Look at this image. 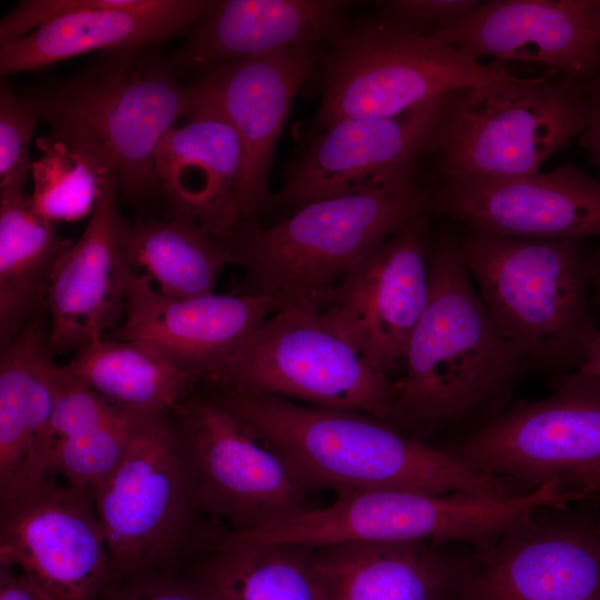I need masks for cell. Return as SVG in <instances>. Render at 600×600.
<instances>
[{
  "instance_id": "3",
  "label": "cell",
  "mask_w": 600,
  "mask_h": 600,
  "mask_svg": "<svg viewBox=\"0 0 600 600\" xmlns=\"http://www.w3.org/2000/svg\"><path fill=\"white\" fill-rule=\"evenodd\" d=\"M423 212H431L430 190L414 166L307 203L273 227L250 218L227 239L244 270L237 293L268 297L276 311L319 313L380 242Z\"/></svg>"
},
{
  "instance_id": "38",
  "label": "cell",
  "mask_w": 600,
  "mask_h": 600,
  "mask_svg": "<svg viewBox=\"0 0 600 600\" xmlns=\"http://www.w3.org/2000/svg\"><path fill=\"white\" fill-rule=\"evenodd\" d=\"M578 371L584 374L600 377V329L597 330L589 344L584 362Z\"/></svg>"
},
{
  "instance_id": "16",
  "label": "cell",
  "mask_w": 600,
  "mask_h": 600,
  "mask_svg": "<svg viewBox=\"0 0 600 600\" xmlns=\"http://www.w3.org/2000/svg\"><path fill=\"white\" fill-rule=\"evenodd\" d=\"M380 242L350 273L321 317L386 377L402 370L429 294V214Z\"/></svg>"
},
{
  "instance_id": "28",
  "label": "cell",
  "mask_w": 600,
  "mask_h": 600,
  "mask_svg": "<svg viewBox=\"0 0 600 600\" xmlns=\"http://www.w3.org/2000/svg\"><path fill=\"white\" fill-rule=\"evenodd\" d=\"M202 550L191 574L218 600H329L313 548L227 531Z\"/></svg>"
},
{
  "instance_id": "29",
  "label": "cell",
  "mask_w": 600,
  "mask_h": 600,
  "mask_svg": "<svg viewBox=\"0 0 600 600\" xmlns=\"http://www.w3.org/2000/svg\"><path fill=\"white\" fill-rule=\"evenodd\" d=\"M121 257L161 293L173 298L210 294L220 272L237 264L226 240L192 218L170 213L162 218L124 221L119 240Z\"/></svg>"
},
{
  "instance_id": "7",
  "label": "cell",
  "mask_w": 600,
  "mask_h": 600,
  "mask_svg": "<svg viewBox=\"0 0 600 600\" xmlns=\"http://www.w3.org/2000/svg\"><path fill=\"white\" fill-rule=\"evenodd\" d=\"M169 413L144 416L120 464L92 492L113 584L178 570L194 544L196 467Z\"/></svg>"
},
{
  "instance_id": "19",
  "label": "cell",
  "mask_w": 600,
  "mask_h": 600,
  "mask_svg": "<svg viewBox=\"0 0 600 600\" xmlns=\"http://www.w3.org/2000/svg\"><path fill=\"white\" fill-rule=\"evenodd\" d=\"M450 96L398 117L347 118L317 132L287 168L278 200L300 208L420 166L440 142Z\"/></svg>"
},
{
  "instance_id": "27",
  "label": "cell",
  "mask_w": 600,
  "mask_h": 600,
  "mask_svg": "<svg viewBox=\"0 0 600 600\" xmlns=\"http://www.w3.org/2000/svg\"><path fill=\"white\" fill-rule=\"evenodd\" d=\"M48 373L53 399L49 477L92 493L120 464L147 414L107 400L53 358Z\"/></svg>"
},
{
  "instance_id": "33",
  "label": "cell",
  "mask_w": 600,
  "mask_h": 600,
  "mask_svg": "<svg viewBox=\"0 0 600 600\" xmlns=\"http://www.w3.org/2000/svg\"><path fill=\"white\" fill-rule=\"evenodd\" d=\"M40 121L26 100L0 88V191L24 190L32 161L29 146Z\"/></svg>"
},
{
  "instance_id": "41",
  "label": "cell",
  "mask_w": 600,
  "mask_h": 600,
  "mask_svg": "<svg viewBox=\"0 0 600 600\" xmlns=\"http://www.w3.org/2000/svg\"><path fill=\"white\" fill-rule=\"evenodd\" d=\"M597 529L600 537V513L596 516Z\"/></svg>"
},
{
  "instance_id": "1",
  "label": "cell",
  "mask_w": 600,
  "mask_h": 600,
  "mask_svg": "<svg viewBox=\"0 0 600 600\" xmlns=\"http://www.w3.org/2000/svg\"><path fill=\"white\" fill-rule=\"evenodd\" d=\"M428 267V301L408 343L403 376L393 383L389 424L448 440L499 416L536 369L494 326L457 237L429 240Z\"/></svg>"
},
{
  "instance_id": "4",
  "label": "cell",
  "mask_w": 600,
  "mask_h": 600,
  "mask_svg": "<svg viewBox=\"0 0 600 600\" xmlns=\"http://www.w3.org/2000/svg\"><path fill=\"white\" fill-rule=\"evenodd\" d=\"M147 49L101 51L76 73L21 96L49 133L113 174L119 196L136 206L162 197L158 144L193 106L190 84Z\"/></svg>"
},
{
  "instance_id": "10",
  "label": "cell",
  "mask_w": 600,
  "mask_h": 600,
  "mask_svg": "<svg viewBox=\"0 0 600 600\" xmlns=\"http://www.w3.org/2000/svg\"><path fill=\"white\" fill-rule=\"evenodd\" d=\"M436 446L528 491L556 483L572 502L600 498V377L564 376L548 398L512 402L481 428Z\"/></svg>"
},
{
  "instance_id": "8",
  "label": "cell",
  "mask_w": 600,
  "mask_h": 600,
  "mask_svg": "<svg viewBox=\"0 0 600 600\" xmlns=\"http://www.w3.org/2000/svg\"><path fill=\"white\" fill-rule=\"evenodd\" d=\"M571 502L554 483L509 499L402 490L349 491L337 493L336 501L328 507L234 533L252 542L308 548L357 541H431L479 547L517 528L542 508L568 507Z\"/></svg>"
},
{
  "instance_id": "35",
  "label": "cell",
  "mask_w": 600,
  "mask_h": 600,
  "mask_svg": "<svg viewBox=\"0 0 600 600\" xmlns=\"http://www.w3.org/2000/svg\"><path fill=\"white\" fill-rule=\"evenodd\" d=\"M102 600H218L192 574L164 571L130 581L114 583Z\"/></svg>"
},
{
  "instance_id": "21",
  "label": "cell",
  "mask_w": 600,
  "mask_h": 600,
  "mask_svg": "<svg viewBox=\"0 0 600 600\" xmlns=\"http://www.w3.org/2000/svg\"><path fill=\"white\" fill-rule=\"evenodd\" d=\"M429 37L479 62L541 63L590 82L600 77V42L592 0H489Z\"/></svg>"
},
{
  "instance_id": "2",
  "label": "cell",
  "mask_w": 600,
  "mask_h": 600,
  "mask_svg": "<svg viewBox=\"0 0 600 600\" xmlns=\"http://www.w3.org/2000/svg\"><path fill=\"white\" fill-rule=\"evenodd\" d=\"M211 398L272 441L316 490H402L492 499L529 493L364 413L268 394L217 391Z\"/></svg>"
},
{
  "instance_id": "17",
  "label": "cell",
  "mask_w": 600,
  "mask_h": 600,
  "mask_svg": "<svg viewBox=\"0 0 600 600\" xmlns=\"http://www.w3.org/2000/svg\"><path fill=\"white\" fill-rule=\"evenodd\" d=\"M119 271L123 318L106 337L147 348L197 381L217 372L276 311L268 297L166 296L121 254Z\"/></svg>"
},
{
  "instance_id": "13",
  "label": "cell",
  "mask_w": 600,
  "mask_h": 600,
  "mask_svg": "<svg viewBox=\"0 0 600 600\" xmlns=\"http://www.w3.org/2000/svg\"><path fill=\"white\" fill-rule=\"evenodd\" d=\"M453 600H600L596 516L546 507L496 540L469 546Z\"/></svg>"
},
{
  "instance_id": "20",
  "label": "cell",
  "mask_w": 600,
  "mask_h": 600,
  "mask_svg": "<svg viewBox=\"0 0 600 600\" xmlns=\"http://www.w3.org/2000/svg\"><path fill=\"white\" fill-rule=\"evenodd\" d=\"M318 49L319 44L303 46L222 64L189 83L193 101L217 110L241 143L240 224L269 202L277 141L297 93L317 71Z\"/></svg>"
},
{
  "instance_id": "40",
  "label": "cell",
  "mask_w": 600,
  "mask_h": 600,
  "mask_svg": "<svg viewBox=\"0 0 600 600\" xmlns=\"http://www.w3.org/2000/svg\"><path fill=\"white\" fill-rule=\"evenodd\" d=\"M592 16L596 31L600 42V0H592Z\"/></svg>"
},
{
  "instance_id": "9",
  "label": "cell",
  "mask_w": 600,
  "mask_h": 600,
  "mask_svg": "<svg viewBox=\"0 0 600 600\" xmlns=\"http://www.w3.org/2000/svg\"><path fill=\"white\" fill-rule=\"evenodd\" d=\"M328 43L316 71L318 132L347 118L398 117L506 71L494 62L472 61L429 36L399 32L378 21L344 24Z\"/></svg>"
},
{
  "instance_id": "31",
  "label": "cell",
  "mask_w": 600,
  "mask_h": 600,
  "mask_svg": "<svg viewBox=\"0 0 600 600\" xmlns=\"http://www.w3.org/2000/svg\"><path fill=\"white\" fill-rule=\"evenodd\" d=\"M63 366L107 400L141 414L171 412L197 382L147 348L106 336L76 350Z\"/></svg>"
},
{
  "instance_id": "26",
  "label": "cell",
  "mask_w": 600,
  "mask_h": 600,
  "mask_svg": "<svg viewBox=\"0 0 600 600\" xmlns=\"http://www.w3.org/2000/svg\"><path fill=\"white\" fill-rule=\"evenodd\" d=\"M453 544L357 541L313 549L329 600H453L469 548Z\"/></svg>"
},
{
  "instance_id": "25",
  "label": "cell",
  "mask_w": 600,
  "mask_h": 600,
  "mask_svg": "<svg viewBox=\"0 0 600 600\" xmlns=\"http://www.w3.org/2000/svg\"><path fill=\"white\" fill-rule=\"evenodd\" d=\"M48 320L29 322L0 357V501L49 477L53 399Z\"/></svg>"
},
{
  "instance_id": "30",
  "label": "cell",
  "mask_w": 600,
  "mask_h": 600,
  "mask_svg": "<svg viewBox=\"0 0 600 600\" xmlns=\"http://www.w3.org/2000/svg\"><path fill=\"white\" fill-rule=\"evenodd\" d=\"M72 243L33 210L24 190L0 191L1 348L42 313L52 268Z\"/></svg>"
},
{
  "instance_id": "24",
  "label": "cell",
  "mask_w": 600,
  "mask_h": 600,
  "mask_svg": "<svg viewBox=\"0 0 600 600\" xmlns=\"http://www.w3.org/2000/svg\"><path fill=\"white\" fill-rule=\"evenodd\" d=\"M190 121L170 128L156 151V172L170 213L199 222L227 240L240 226L242 148L231 124L193 101Z\"/></svg>"
},
{
  "instance_id": "23",
  "label": "cell",
  "mask_w": 600,
  "mask_h": 600,
  "mask_svg": "<svg viewBox=\"0 0 600 600\" xmlns=\"http://www.w3.org/2000/svg\"><path fill=\"white\" fill-rule=\"evenodd\" d=\"M342 0H208L168 60L197 77L216 67L329 40L346 23Z\"/></svg>"
},
{
  "instance_id": "11",
  "label": "cell",
  "mask_w": 600,
  "mask_h": 600,
  "mask_svg": "<svg viewBox=\"0 0 600 600\" xmlns=\"http://www.w3.org/2000/svg\"><path fill=\"white\" fill-rule=\"evenodd\" d=\"M218 391L299 399L389 423L394 387L320 313L277 310L206 379Z\"/></svg>"
},
{
  "instance_id": "12",
  "label": "cell",
  "mask_w": 600,
  "mask_h": 600,
  "mask_svg": "<svg viewBox=\"0 0 600 600\" xmlns=\"http://www.w3.org/2000/svg\"><path fill=\"white\" fill-rule=\"evenodd\" d=\"M171 413L194 461L200 513L247 532L317 508L290 459L212 398L187 397Z\"/></svg>"
},
{
  "instance_id": "6",
  "label": "cell",
  "mask_w": 600,
  "mask_h": 600,
  "mask_svg": "<svg viewBox=\"0 0 600 600\" xmlns=\"http://www.w3.org/2000/svg\"><path fill=\"white\" fill-rule=\"evenodd\" d=\"M589 114V82L549 70L509 73L453 93L432 153L437 182L533 174L578 138Z\"/></svg>"
},
{
  "instance_id": "15",
  "label": "cell",
  "mask_w": 600,
  "mask_h": 600,
  "mask_svg": "<svg viewBox=\"0 0 600 600\" xmlns=\"http://www.w3.org/2000/svg\"><path fill=\"white\" fill-rule=\"evenodd\" d=\"M208 0H23L0 21V74L93 50L148 48L192 26Z\"/></svg>"
},
{
  "instance_id": "36",
  "label": "cell",
  "mask_w": 600,
  "mask_h": 600,
  "mask_svg": "<svg viewBox=\"0 0 600 600\" xmlns=\"http://www.w3.org/2000/svg\"><path fill=\"white\" fill-rule=\"evenodd\" d=\"M0 600H56L21 569L0 563Z\"/></svg>"
},
{
  "instance_id": "39",
  "label": "cell",
  "mask_w": 600,
  "mask_h": 600,
  "mask_svg": "<svg viewBox=\"0 0 600 600\" xmlns=\"http://www.w3.org/2000/svg\"><path fill=\"white\" fill-rule=\"evenodd\" d=\"M593 263H594V277L592 283L593 302L600 304V247L592 249Z\"/></svg>"
},
{
  "instance_id": "14",
  "label": "cell",
  "mask_w": 600,
  "mask_h": 600,
  "mask_svg": "<svg viewBox=\"0 0 600 600\" xmlns=\"http://www.w3.org/2000/svg\"><path fill=\"white\" fill-rule=\"evenodd\" d=\"M0 563L56 600H102L113 572L92 493L48 477L0 501Z\"/></svg>"
},
{
  "instance_id": "18",
  "label": "cell",
  "mask_w": 600,
  "mask_h": 600,
  "mask_svg": "<svg viewBox=\"0 0 600 600\" xmlns=\"http://www.w3.org/2000/svg\"><path fill=\"white\" fill-rule=\"evenodd\" d=\"M430 210L492 234L584 241L600 238V178L567 162L523 177L439 181Z\"/></svg>"
},
{
  "instance_id": "5",
  "label": "cell",
  "mask_w": 600,
  "mask_h": 600,
  "mask_svg": "<svg viewBox=\"0 0 600 600\" xmlns=\"http://www.w3.org/2000/svg\"><path fill=\"white\" fill-rule=\"evenodd\" d=\"M460 258L500 333L536 370L578 371L596 332L589 292L593 251L583 241H539L464 228Z\"/></svg>"
},
{
  "instance_id": "37",
  "label": "cell",
  "mask_w": 600,
  "mask_h": 600,
  "mask_svg": "<svg viewBox=\"0 0 600 600\" xmlns=\"http://www.w3.org/2000/svg\"><path fill=\"white\" fill-rule=\"evenodd\" d=\"M578 144L587 151L589 162L599 171L600 178V77L589 82V114Z\"/></svg>"
},
{
  "instance_id": "22",
  "label": "cell",
  "mask_w": 600,
  "mask_h": 600,
  "mask_svg": "<svg viewBox=\"0 0 600 600\" xmlns=\"http://www.w3.org/2000/svg\"><path fill=\"white\" fill-rule=\"evenodd\" d=\"M118 199L117 180L108 173L86 229L52 268L46 294L52 356L106 336L123 313L119 240L126 219Z\"/></svg>"
},
{
  "instance_id": "34",
  "label": "cell",
  "mask_w": 600,
  "mask_h": 600,
  "mask_svg": "<svg viewBox=\"0 0 600 600\" xmlns=\"http://www.w3.org/2000/svg\"><path fill=\"white\" fill-rule=\"evenodd\" d=\"M478 0H388L378 4V22L404 33L429 36L471 10Z\"/></svg>"
},
{
  "instance_id": "32",
  "label": "cell",
  "mask_w": 600,
  "mask_h": 600,
  "mask_svg": "<svg viewBox=\"0 0 600 600\" xmlns=\"http://www.w3.org/2000/svg\"><path fill=\"white\" fill-rule=\"evenodd\" d=\"M30 202L41 217L77 221L92 213L103 172L88 156L48 133L38 138Z\"/></svg>"
}]
</instances>
